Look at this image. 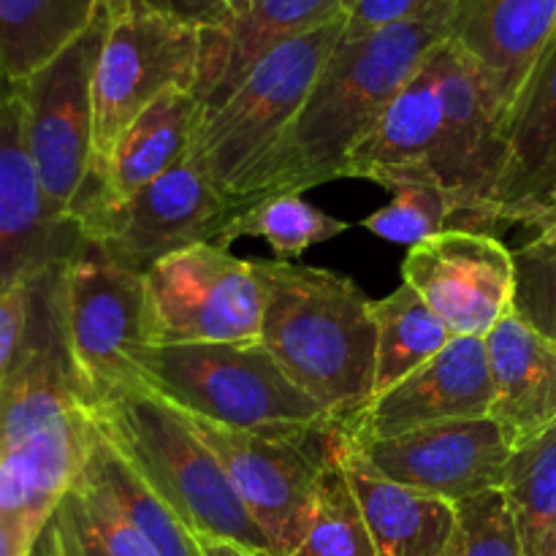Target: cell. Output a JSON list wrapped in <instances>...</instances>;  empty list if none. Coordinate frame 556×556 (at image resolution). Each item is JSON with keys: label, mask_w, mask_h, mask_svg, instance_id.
Returning <instances> with one entry per match:
<instances>
[{"label": "cell", "mask_w": 556, "mask_h": 556, "mask_svg": "<svg viewBox=\"0 0 556 556\" xmlns=\"http://www.w3.org/2000/svg\"><path fill=\"white\" fill-rule=\"evenodd\" d=\"M448 41L478 65L500 117L556 41V0H448Z\"/></svg>", "instance_id": "19"}, {"label": "cell", "mask_w": 556, "mask_h": 556, "mask_svg": "<svg viewBox=\"0 0 556 556\" xmlns=\"http://www.w3.org/2000/svg\"><path fill=\"white\" fill-rule=\"evenodd\" d=\"M81 231L41 188L25 141L20 90L0 103V291L33 286L63 264Z\"/></svg>", "instance_id": "16"}, {"label": "cell", "mask_w": 556, "mask_h": 556, "mask_svg": "<svg viewBox=\"0 0 556 556\" xmlns=\"http://www.w3.org/2000/svg\"><path fill=\"white\" fill-rule=\"evenodd\" d=\"M85 472L109 494L125 521L139 532L155 556H201L199 538L147 486L144 478L119 456V451L98 432V427Z\"/></svg>", "instance_id": "26"}, {"label": "cell", "mask_w": 556, "mask_h": 556, "mask_svg": "<svg viewBox=\"0 0 556 556\" xmlns=\"http://www.w3.org/2000/svg\"><path fill=\"white\" fill-rule=\"evenodd\" d=\"M266 282L261 345L340 429L372 402L378 329L372 302L345 275L258 261Z\"/></svg>", "instance_id": "3"}, {"label": "cell", "mask_w": 556, "mask_h": 556, "mask_svg": "<svg viewBox=\"0 0 556 556\" xmlns=\"http://www.w3.org/2000/svg\"><path fill=\"white\" fill-rule=\"evenodd\" d=\"M402 280L454 337H486L514 313V253L489 233L448 228L407 250Z\"/></svg>", "instance_id": "14"}, {"label": "cell", "mask_w": 556, "mask_h": 556, "mask_svg": "<svg viewBox=\"0 0 556 556\" xmlns=\"http://www.w3.org/2000/svg\"><path fill=\"white\" fill-rule=\"evenodd\" d=\"M503 494L525 556H552L556 548V427L514 448L505 467Z\"/></svg>", "instance_id": "28"}, {"label": "cell", "mask_w": 556, "mask_h": 556, "mask_svg": "<svg viewBox=\"0 0 556 556\" xmlns=\"http://www.w3.org/2000/svg\"><path fill=\"white\" fill-rule=\"evenodd\" d=\"M144 389L172 407L264 438H307L340 429L299 389L261 342L147 345L136 353Z\"/></svg>", "instance_id": "5"}, {"label": "cell", "mask_w": 556, "mask_h": 556, "mask_svg": "<svg viewBox=\"0 0 556 556\" xmlns=\"http://www.w3.org/2000/svg\"><path fill=\"white\" fill-rule=\"evenodd\" d=\"M54 302L90 410L117 391L144 389L136 372V353L150 345L144 275L125 269L79 237L54 269Z\"/></svg>", "instance_id": "7"}, {"label": "cell", "mask_w": 556, "mask_h": 556, "mask_svg": "<svg viewBox=\"0 0 556 556\" xmlns=\"http://www.w3.org/2000/svg\"><path fill=\"white\" fill-rule=\"evenodd\" d=\"M345 30V11L266 54L223 106L204 114L190 157L231 204L302 112L326 60Z\"/></svg>", "instance_id": "6"}, {"label": "cell", "mask_w": 556, "mask_h": 556, "mask_svg": "<svg viewBox=\"0 0 556 556\" xmlns=\"http://www.w3.org/2000/svg\"><path fill=\"white\" fill-rule=\"evenodd\" d=\"M90 413L98 432L199 541L212 538L255 552H277L233 492L217 456L177 407L150 389H125Z\"/></svg>", "instance_id": "4"}, {"label": "cell", "mask_w": 556, "mask_h": 556, "mask_svg": "<svg viewBox=\"0 0 556 556\" xmlns=\"http://www.w3.org/2000/svg\"><path fill=\"white\" fill-rule=\"evenodd\" d=\"M494 402L489 416L514 448L556 427V342L508 313L486 337Z\"/></svg>", "instance_id": "24"}, {"label": "cell", "mask_w": 556, "mask_h": 556, "mask_svg": "<svg viewBox=\"0 0 556 556\" xmlns=\"http://www.w3.org/2000/svg\"><path fill=\"white\" fill-rule=\"evenodd\" d=\"M456 206L443 188L432 182L405 185L394 190V201L364 217L362 226L394 244H421L454 228Z\"/></svg>", "instance_id": "31"}, {"label": "cell", "mask_w": 556, "mask_h": 556, "mask_svg": "<svg viewBox=\"0 0 556 556\" xmlns=\"http://www.w3.org/2000/svg\"><path fill=\"white\" fill-rule=\"evenodd\" d=\"M443 556H525L503 489L456 503V527Z\"/></svg>", "instance_id": "32"}, {"label": "cell", "mask_w": 556, "mask_h": 556, "mask_svg": "<svg viewBox=\"0 0 556 556\" xmlns=\"http://www.w3.org/2000/svg\"><path fill=\"white\" fill-rule=\"evenodd\" d=\"M54 269L33 286L27 342L0 383V519L30 543L85 470L96 440L63 340Z\"/></svg>", "instance_id": "1"}, {"label": "cell", "mask_w": 556, "mask_h": 556, "mask_svg": "<svg viewBox=\"0 0 556 556\" xmlns=\"http://www.w3.org/2000/svg\"><path fill=\"white\" fill-rule=\"evenodd\" d=\"M204 123V103L193 90H168L119 134L106 163L85 179L71 220L96 206L125 204L190 155Z\"/></svg>", "instance_id": "20"}, {"label": "cell", "mask_w": 556, "mask_h": 556, "mask_svg": "<svg viewBox=\"0 0 556 556\" xmlns=\"http://www.w3.org/2000/svg\"><path fill=\"white\" fill-rule=\"evenodd\" d=\"M233 217L193 157L163 174L125 204L96 206L74 217L81 237L125 269L144 275L152 264L201 242H217Z\"/></svg>", "instance_id": "12"}, {"label": "cell", "mask_w": 556, "mask_h": 556, "mask_svg": "<svg viewBox=\"0 0 556 556\" xmlns=\"http://www.w3.org/2000/svg\"><path fill=\"white\" fill-rule=\"evenodd\" d=\"M443 123L438 49L391 98L378 123L362 136L342 166V177L369 179L383 188L432 182V155ZM434 185V182H432Z\"/></svg>", "instance_id": "22"}, {"label": "cell", "mask_w": 556, "mask_h": 556, "mask_svg": "<svg viewBox=\"0 0 556 556\" xmlns=\"http://www.w3.org/2000/svg\"><path fill=\"white\" fill-rule=\"evenodd\" d=\"M434 0H345V30L342 38H362L375 30L421 14Z\"/></svg>", "instance_id": "35"}, {"label": "cell", "mask_w": 556, "mask_h": 556, "mask_svg": "<svg viewBox=\"0 0 556 556\" xmlns=\"http://www.w3.org/2000/svg\"><path fill=\"white\" fill-rule=\"evenodd\" d=\"M375 329H378V356H375V396L394 389L400 380L438 356L454 334L448 326L427 307L407 282L394 293L372 302Z\"/></svg>", "instance_id": "27"}, {"label": "cell", "mask_w": 556, "mask_h": 556, "mask_svg": "<svg viewBox=\"0 0 556 556\" xmlns=\"http://www.w3.org/2000/svg\"><path fill=\"white\" fill-rule=\"evenodd\" d=\"M201 556H282L280 552H255V548L239 546L231 541H212V538H201Z\"/></svg>", "instance_id": "37"}, {"label": "cell", "mask_w": 556, "mask_h": 556, "mask_svg": "<svg viewBox=\"0 0 556 556\" xmlns=\"http://www.w3.org/2000/svg\"><path fill=\"white\" fill-rule=\"evenodd\" d=\"M342 9L345 0H250L228 25L201 30L193 92L204 114L223 106L266 54L337 20Z\"/></svg>", "instance_id": "21"}, {"label": "cell", "mask_w": 556, "mask_h": 556, "mask_svg": "<svg viewBox=\"0 0 556 556\" xmlns=\"http://www.w3.org/2000/svg\"><path fill=\"white\" fill-rule=\"evenodd\" d=\"M293 556H375L351 483L337 462V445L334 459L315 486L307 532Z\"/></svg>", "instance_id": "30"}, {"label": "cell", "mask_w": 556, "mask_h": 556, "mask_svg": "<svg viewBox=\"0 0 556 556\" xmlns=\"http://www.w3.org/2000/svg\"><path fill=\"white\" fill-rule=\"evenodd\" d=\"M101 0H0V71L22 85L87 30Z\"/></svg>", "instance_id": "25"}, {"label": "cell", "mask_w": 556, "mask_h": 556, "mask_svg": "<svg viewBox=\"0 0 556 556\" xmlns=\"http://www.w3.org/2000/svg\"><path fill=\"white\" fill-rule=\"evenodd\" d=\"M514 313L556 342V231L546 228L514 253Z\"/></svg>", "instance_id": "33"}, {"label": "cell", "mask_w": 556, "mask_h": 556, "mask_svg": "<svg viewBox=\"0 0 556 556\" xmlns=\"http://www.w3.org/2000/svg\"><path fill=\"white\" fill-rule=\"evenodd\" d=\"M147 9L166 14L172 20L193 25L199 30L223 27L250 3V0H139Z\"/></svg>", "instance_id": "36"}, {"label": "cell", "mask_w": 556, "mask_h": 556, "mask_svg": "<svg viewBox=\"0 0 556 556\" xmlns=\"http://www.w3.org/2000/svg\"><path fill=\"white\" fill-rule=\"evenodd\" d=\"M109 27V5L58 58L16 85L25 112V141L47 201L71 220L92 166V76Z\"/></svg>", "instance_id": "10"}, {"label": "cell", "mask_w": 556, "mask_h": 556, "mask_svg": "<svg viewBox=\"0 0 556 556\" xmlns=\"http://www.w3.org/2000/svg\"><path fill=\"white\" fill-rule=\"evenodd\" d=\"M552 228H554V231H556V226H552Z\"/></svg>", "instance_id": "42"}, {"label": "cell", "mask_w": 556, "mask_h": 556, "mask_svg": "<svg viewBox=\"0 0 556 556\" xmlns=\"http://www.w3.org/2000/svg\"><path fill=\"white\" fill-rule=\"evenodd\" d=\"M348 228L351 226L345 220L326 215L324 210L304 201L302 193H282L258 201V204L233 215L215 244L231 248L237 239L255 237L269 242L277 258L288 261L291 255H302L313 244L331 242L334 237L345 233Z\"/></svg>", "instance_id": "29"}, {"label": "cell", "mask_w": 556, "mask_h": 556, "mask_svg": "<svg viewBox=\"0 0 556 556\" xmlns=\"http://www.w3.org/2000/svg\"><path fill=\"white\" fill-rule=\"evenodd\" d=\"M14 90H16V87L11 85V81L3 76V71H0V103H3L5 98H9Z\"/></svg>", "instance_id": "40"}, {"label": "cell", "mask_w": 556, "mask_h": 556, "mask_svg": "<svg viewBox=\"0 0 556 556\" xmlns=\"http://www.w3.org/2000/svg\"><path fill=\"white\" fill-rule=\"evenodd\" d=\"M375 472L448 503L503 489L514 445L492 416L443 421L356 443Z\"/></svg>", "instance_id": "15"}, {"label": "cell", "mask_w": 556, "mask_h": 556, "mask_svg": "<svg viewBox=\"0 0 556 556\" xmlns=\"http://www.w3.org/2000/svg\"><path fill=\"white\" fill-rule=\"evenodd\" d=\"M445 38L448 0H434L421 14L369 36L340 38L302 112L233 204V215L271 195L340 179L353 147Z\"/></svg>", "instance_id": "2"}, {"label": "cell", "mask_w": 556, "mask_h": 556, "mask_svg": "<svg viewBox=\"0 0 556 556\" xmlns=\"http://www.w3.org/2000/svg\"><path fill=\"white\" fill-rule=\"evenodd\" d=\"M33 543L0 519V556H30Z\"/></svg>", "instance_id": "38"}, {"label": "cell", "mask_w": 556, "mask_h": 556, "mask_svg": "<svg viewBox=\"0 0 556 556\" xmlns=\"http://www.w3.org/2000/svg\"><path fill=\"white\" fill-rule=\"evenodd\" d=\"M494 389L483 337H454L434 358L375 396L348 429L353 443L396 438L413 429L492 413Z\"/></svg>", "instance_id": "17"}, {"label": "cell", "mask_w": 556, "mask_h": 556, "mask_svg": "<svg viewBox=\"0 0 556 556\" xmlns=\"http://www.w3.org/2000/svg\"><path fill=\"white\" fill-rule=\"evenodd\" d=\"M510 226H556V41L527 79L508 125L492 204V237Z\"/></svg>", "instance_id": "18"}, {"label": "cell", "mask_w": 556, "mask_h": 556, "mask_svg": "<svg viewBox=\"0 0 556 556\" xmlns=\"http://www.w3.org/2000/svg\"><path fill=\"white\" fill-rule=\"evenodd\" d=\"M217 456L233 492L282 556L302 546L313 514L315 486L334 459L340 429L307 438H264L182 413Z\"/></svg>", "instance_id": "11"}, {"label": "cell", "mask_w": 556, "mask_h": 556, "mask_svg": "<svg viewBox=\"0 0 556 556\" xmlns=\"http://www.w3.org/2000/svg\"><path fill=\"white\" fill-rule=\"evenodd\" d=\"M30 556H74V554L65 552V548L60 546V543L54 541L47 530H41V535L36 538V543H33Z\"/></svg>", "instance_id": "39"}, {"label": "cell", "mask_w": 556, "mask_h": 556, "mask_svg": "<svg viewBox=\"0 0 556 556\" xmlns=\"http://www.w3.org/2000/svg\"><path fill=\"white\" fill-rule=\"evenodd\" d=\"M552 556H556V548H554V552H552Z\"/></svg>", "instance_id": "41"}, {"label": "cell", "mask_w": 556, "mask_h": 556, "mask_svg": "<svg viewBox=\"0 0 556 556\" xmlns=\"http://www.w3.org/2000/svg\"><path fill=\"white\" fill-rule=\"evenodd\" d=\"M109 27L92 76V166L106 163L125 128L168 90H193L201 30L139 0H106Z\"/></svg>", "instance_id": "8"}, {"label": "cell", "mask_w": 556, "mask_h": 556, "mask_svg": "<svg viewBox=\"0 0 556 556\" xmlns=\"http://www.w3.org/2000/svg\"><path fill=\"white\" fill-rule=\"evenodd\" d=\"M443 123L432 155V182L454 201V228L492 237V204L505 161V123L486 79L445 38L438 47Z\"/></svg>", "instance_id": "13"}, {"label": "cell", "mask_w": 556, "mask_h": 556, "mask_svg": "<svg viewBox=\"0 0 556 556\" xmlns=\"http://www.w3.org/2000/svg\"><path fill=\"white\" fill-rule=\"evenodd\" d=\"M33 286L0 291V383L16 367V362L22 356V348L27 342L33 313Z\"/></svg>", "instance_id": "34"}, {"label": "cell", "mask_w": 556, "mask_h": 556, "mask_svg": "<svg viewBox=\"0 0 556 556\" xmlns=\"http://www.w3.org/2000/svg\"><path fill=\"white\" fill-rule=\"evenodd\" d=\"M150 345L261 342L266 282L258 261L201 242L144 271Z\"/></svg>", "instance_id": "9"}, {"label": "cell", "mask_w": 556, "mask_h": 556, "mask_svg": "<svg viewBox=\"0 0 556 556\" xmlns=\"http://www.w3.org/2000/svg\"><path fill=\"white\" fill-rule=\"evenodd\" d=\"M337 462L351 483L375 556H443L456 527V503L400 486L375 472L342 429Z\"/></svg>", "instance_id": "23"}]
</instances>
